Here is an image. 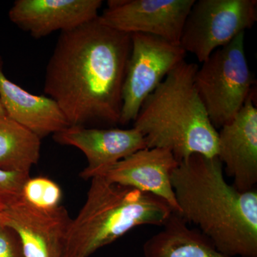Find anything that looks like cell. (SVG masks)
Returning a JSON list of instances; mask_svg holds the SVG:
<instances>
[{"label":"cell","instance_id":"6da1fadb","mask_svg":"<svg viewBox=\"0 0 257 257\" xmlns=\"http://www.w3.org/2000/svg\"><path fill=\"white\" fill-rule=\"evenodd\" d=\"M131 50V35L108 28L98 18L61 32L47 63L44 90L69 126L119 124Z\"/></svg>","mask_w":257,"mask_h":257},{"label":"cell","instance_id":"7a4b0ae2","mask_svg":"<svg viewBox=\"0 0 257 257\" xmlns=\"http://www.w3.org/2000/svg\"><path fill=\"white\" fill-rule=\"evenodd\" d=\"M171 182L187 224L227 256L257 257L256 190L240 192L226 182L217 157L199 154L179 162Z\"/></svg>","mask_w":257,"mask_h":257},{"label":"cell","instance_id":"3957f363","mask_svg":"<svg viewBox=\"0 0 257 257\" xmlns=\"http://www.w3.org/2000/svg\"><path fill=\"white\" fill-rule=\"evenodd\" d=\"M198 67L185 60L179 64L145 99L133 121L147 148L169 150L179 162L195 154H217L218 131L194 84Z\"/></svg>","mask_w":257,"mask_h":257},{"label":"cell","instance_id":"277c9868","mask_svg":"<svg viewBox=\"0 0 257 257\" xmlns=\"http://www.w3.org/2000/svg\"><path fill=\"white\" fill-rule=\"evenodd\" d=\"M87 199L69 223L63 257H89L138 226H163L174 211L161 198L92 177Z\"/></svg>","mask_w":257,"mask_h":257},{"label":"cell","instance_id":"5b68a950","mask_svg":"<svg viewBox=\"0 0 257 257\" xmlns=\"http://www.w3.org/2000/svg\"><path fill=\"white\" fill-rule=\"evenodd\" d=\"M244 34L214 51L198 67L194 84L211 124L231 122L250 96L253 79L246 58Z\"/></svg>","mask_w":257,"mask_h":257},{"label":"cell","instance_id":"8992f818","mask_svg":"<svg viewBox=\"0 0 257 257\" xmlns=\"http://www.w3.org/2000/svg\"><path fill=\"white\" fill-rule=\"evenodd\" d=\"M256 21V0H195L179 45L202 63Z\"/></svg>","mask_w":257,"mask_h":257},{"label":"cell","instance_id":"52a82bcc","mask_svg":"<svg viewBox=\"0 0 257 257\" xmlns=\"http://www.w3.org/2000/svg\"><path fill=\"white\" fill-rule=\"evenodd\" d=\"M132 50L122 92L119 124L135 121L144 101L185 59L179 45L146 34L131 35Z\"/></svg>","mask_w":257,"mask_h":257},{"label":"cell","instance_id":"ba28073f","mask_svg":"<svg viewBox=\"0 0 257 257\" xmlns=\"http://www.w3.org/2000/svg\"><path fill=\"white\" fill-rule=\"evenodd\" d=\"M195 0H109L99 15L101 24L124 33L153 35L179 45Z\"/></svg>","mask_w":257,"mask_h":257},{"label":"cell","instance_id":"9c48e42d","mask_svg":"<svg viewBox=\"0 0 257 257\" xmlns=\"http://www.w3.org/2000/svg\"><path fill=\"white\" fill-rule=\"evenodd\" d=\"M0 214L3 226L18 235L25 257H63L72 220L64 206L43 209L20 196Z\"/></svg>","mask_w":257,"mask_h":257},{"label":"cell","instance_id":"30bf717a","mask_svg":"<svg viewBox=\"0 0 257 257\" xmlns=\"http://www.w3.org/2000/svg\"><path fill=\"white\" fill-rule=\"evenodd\" d=\"M178 165V161L169 150L145 148L96 171L92 178L100 176L111 183L150 193L165 201L177 214L178 206L171 175Z\"/></svg>","mask_w":257,"mask_h":257},{"label":"cell","instance_id":"8fae6325","mask_svg":"<svg viewBox=\"0 0 257 257\" xmlns=\"http://www.w3.org/2000/svg\"><path fill=\"white\" fill-rule=\"evenodd\" d=\"M225 172L240 192L257 183V108L251 96L229 124L218 132L217 154Z\"/></svg>","mask_w":257,"mask_h":257},{"label":"cell","instance_id":"7c38bea8","mask_svg":"<svg viewBox=\"0 0 257 257\" xmlns=\"http://www.w3.org/2000/svg\"><path fill=\"white\" fill-rule=\"evenodd\" d=\"M102 3L101 0H17L8 16L19 28L40 39L96 20Z\"/></svg>","mask_w":257,"mask_h":257},{"label":"cell","instance_id":"4fadbf2b","mask_svg":"<svg viewBox=\"0 0 257 257\" xmlns=\"http://www.w3.org/2000/svg\"><path fill=\"white\" fill-rule=\"evenodd\" d=\"M61 145L77 147L85 155L88 166L80 173L84 179L93 174L119 162L132 154L147 148L143 134L137 128H91L69 126L53 135Z\"/></svg>","mask_w":257,"mask_h":257},{"label":"cell","instance_id":"5bb4252c","mask_svg":"<svg viewBox=\"0 0 257 257\" xmlns=\"http://www.w3.org/2000/svg\"><path fill=\"white\" fill-rule=\"evenodd\" d=\"M0 101L6 116L41 139L60 133L69 126L55 100L49 96L31 94L5 76L1 56Z\"/></svg>","mask_w":257,"mask_h":257},{"label":"cell","instance_id":"9a60e30c","mask_svg":"<svg viewBox=\"0 0 257 257\" xmlns=\"http://www.w3.org/2000/svg\"><path fill=\"white\" fill-rule=\"evenodd\" d=\"M145 257H231L221 253L199 230L175 213L163 229L143 245Z\"/></svg>","mask_w":257,"mask_h":257},{"label":"cell","instance_id":"2e32d148","mask_svg":"<svg viewBox=\"0 0 257 257\" xmlns=\"http://www.w3.org/2000/svg\"><path fill=\"white\" fill-rule=\"evenodd\" d=\"M41 138L8 116H0V170L30 174L40 157Z\"/></svg>","mask_w":257,"mask_h":257},{"label":"cell","instance_id":"e0dca14e","mask_svg":"<svg viewBox=\"0 0 257 257\" xmlns=\"http://www.w3.org/2000/svg\"><path fill=\"white\" fill-rule=\"evenodd\" d=\"M62 195L60 186L47 177H30L24 184L21 194L30 204L43 209L60 206Z\"/></svg>","mask_w":257,"mask_h":257},{"label":"cell","instance_id":"ac0fdd59","mask_svg":"<svg viewBox=\"0 0 257 257\" xmlns=\"http://www.w3.org/2000/svg\"><path fill=\"white\" fill-rule=\"evenodd\" d=\"M30 174L0 170V211L4 210L21 196L24 184Z\"/></svg>","mask_w":257,"mask_h":257},{"label":"cell","instance_id":"d6986e66","mask_svg":"<svg viewBox=\"0 0 257 257\" xmlns=\"http://www.w3.org/2000/svg\"><path fill=\"white\" fill-rule=\"evenodd\" d=\"M0 257H25L18 235L5 226H0Z\"/></svg>","mask_w":257,"mask_h":257},{"label":"cell","instance_id":"ffe728a7","mask_svg":"<svg viewBox=\"0 0 257 257\" xmlns=\"http://www.w3.org/2000/svg\"><path fill=\"white\" fill-rule=\"evenodd\" d=\"M6 115V113H5V111L4 108H3V104H2L1 101H0V116H5Z\"/></svg>","mask_w":257,"mask_h":257},{"label":"cell","instance_id":"44dd1931","mask_svg":"<svg viewBox=\"0 0 257 257\" xmlns=\"http://www.w3.org/2000/svg\"><path fill=\"white\" fill-rule=\"evenodd\" d=\"M3 226V224H2L1 214H0V226Z\"/></svg>","mask_w":257,"mask_h":257}]
</instances>
